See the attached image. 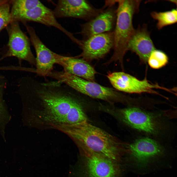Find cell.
Listing matches in <instances>:
<instances>
[{"label":"cell","instance_id":"obj_1","mask_svg":"<svg viewBox=\"0 0 177 177\" xmlns=\"http://www.w3.org/2000/svg\"><path fill=\"white\" fill-rule=\"evenodd\" d=\"M69 133L81 151L97 154L118 162L127 152L128 143L86 121L69 125Z\"/></svg>","mask_w":177,"mask_h":177},{"label":"cell","instance_id":"obj_2","mask_svg":"<svg viewBox=\"0 0 177 177\" xmlns=\"http://www.w3.org/2000/svg\"><path fill=\"white\" fill-rule=\"evenodd\" d=\"M141 0H117L116 24L113 30L114 50L108 63L118 61L121 64L127 51L129 42L134 32L133 16L139 12Z\"/></svg>","mask_w":177,"mask_h":177},{"label":"cell","instance_id":"obj_3","mask_svg":"<svg viewBox=\"0 0 177 177\" xmlns=\"http://www.w3.org/2000/svg\"><path fill=\"white\" fill-rule=\"evenodd\" d=\"M50 77L68 86L76 91L92 98L99 99L113 105L128 103L127 98L114 89L103 86L69 74L64 71H53Z\"/></svg>","mask_w":177,"mask_h":177},{"label":"cell","instance_id":"obj_4","mask_svg":"<svg viewBox=\"0 0 177 177\" xmlns=\"http://www.w3.org/2000/svg\"><path fill=\"white\" fill-rule=\"evenodd\" d=\"M106 112L132 128L148 134L157 135L164 128L163 123L158 115L136 107L105 108Z\"/></svg>","mask_w":177,"mask_h":177},{"label":"cell","instance_id":"obj_5","mask_svg":"<svg viewBox=\"0 0 177 177\" xmlns=\"http://www.w3.org/2000/svg\"><path fill=\"white\" fill-rule=\"evenodd\" d=\"M107 7L104 4L102 8H96L87 0H60L58 1L53 11L56 18H74L88 21Z\"/></svg>","mask_w":177,"mask_h":177},{"label":"cell","instance_id":"obj_6","mask_svg":"<svg viewBox=\"0 0 177 177\" xmlns=\"http://www.w3.org/2000/svg\"><path fill=\"white\" fill-rule=\"evenodd\" d=\"M130 159L138 166L143 167L149 163L164 155V148L155 140L148 137L138 139L128 144Z\"/></svg>","mask_w":177,"mask_h":177},{"label":"cell","instance_id":"obj_7","mask_svg":"<svg viewBox=\"0 0 177 177\" xmlns=\"http://www.w3.org/2000/svg\"><path fill=\"white\" fill-rule=\"evenodd\" d=\"M107 77L112 86L117 89L129 93H147L157 94L155 89L167 91L168 89L158 84H153L146 78L140 80L130 74L123 72L108 73Z\"/></svg>","mask_w":177,"mask_h":177},{"label":"cell","instance_id":"obj_8","mask_svg":"<svg viewBox=\"0 0 177 177\" xmlns=\"http://www.w3.org/2000/svg\"><path fill=\"white\" fill-rule=\"evenodd\" d=\"M78 45L82 52L75 58L81 57L87 61L100 59L113 48V31L95 35L86 39L79 40Z\"/></svg>","mask_w":177,"mask_h":177},{"label":"cell","instance_id":"obj_9","mask_svg":"<svg viewBox=\"0 0 177 177\" xmlns=\"http://www.w3.org/2000/svg\"><path fill=\"white\" fill-rule=\"evenodd\" d=\"M86 177H118L121 170L118 162L97 154L82 151Z\"/></svg>","mask_w":177,"mask_h":177},{"label":"cell","instance_id":"obj_10","mask_svg":"<svg viewBox=\"0 0 177 177\" xmlns=\"http://www.w3.org/2000/svg\"><path fill=\"white\" fill-rule=\"evenodd\" d=\"M116 0H111L110 4L97 16L86 23L80 24L79 33L82 40L93 36L113 31L115 25L117 8L115 6Z\"/></svg>","mask_w":177,"mask_h":177},{"label":"cell","instance_id":"obj_11","mask_svg":"<svg viewBox=\"0 0 177 177\" xmlns=\"http://www.w3.org/2000/svg\"><path fill=\"white\" fill-rule=\"evenodd\" d=\"M25 25L36 53L35 73L41 76H47L53 70L54 65L57 64L62 56L49 49L40 39L33 28L25 24Z\"/></svg>","mask_w":177,"mask_h":177},{"label":"cell","instance_id":"obj_12","mask_svg":"<svg viewBox=\"0 0 177 177\" xmlns=\"http://www.w3.org/2000/svg\"><path fill=\"white\" fill-rule=\"evenodd\" d=\"M7 28L9 36L7 55L17 57L36 65V58L31 50L29 40L20 29L17 21H12Z\"/></svg>","mask_w":177,"mask_h":177},{"label":"cell","instance_id":"obj_13","mask_svg":"<svg viewBox=\"0 0 177 177\" xmlns=\"http://www.w3.org/2000/svg\"><path fill=\"white\" fill-rule=\"evenodd\" d=\"M13 20L30 21L54 27L59 30L74 42L76 38L73 34L64 28L57 21L52 10L42 3L30 10L17 14L12 17Z\"/></svg>","mask_w":177,"mask_h":177},{"label":"cell","instance_id":"obj_14","mask_svg":"<svg viewBox=\"0 0 177 177\" xmlns=\"http://www.w3.org/2000/svg\"><path fill=\"white\" fill-rule=\"evenodd\" d=\"M155 49L146 24L135 29L128 43L127 50L135 53L142 62L146 63L152 52Z\"/></svg>","mask_w":177,"mask_h":177},{"label":"cell","instance_id":"obj_15","mask_svg":"<svg viewBox=\"0 0 177 177\" xmlns=\"http://www.w3.org/2000/svg\"><path fill=\"white\" fill-rule=\"evenodd\" d=\"M57 64L61 65L65 72L94 82L96 71L87 61L82 59L62 56Z\"/></svg>","mask_w":177,"mask_h":177},{"label":"cell","instance_id":"obj_16","mask_svg":"<svg viewBox=\"0 0 177 177\" xmlns=\"http://www.w3.org/2000/svg\"><path fill=\"white\" fill-rule=\"evenodd\" d=\"M88 121L87 118L79 102L76 99L61 122L72 124Z\"/></svg>","mask_w":177,"mask_h":177},{"label":"cell","instance_id":"obj_17","mask_svg":"<svg viewBox=\"0 0 177 177\" xmlns=\"http://www.w3.org/2000/svg\"><path fill=\"white\" fill-rule=\"evenodd\" d=\"M150 15L152 18L157 21L156 27L158 30L177 22V9H173L163 12L153 11L151 13Z\"/></svg>","mask_w":177,"mask_h":177},{"label":"cell","instance_id":"obj_18","mask_svg":"<svg viewBox=\"0 0 177 177\" xmlns=\"http://www.w3.org/2000/svg\"><path fill=\"white\" fill-rule=\"evenodd\" d=\"M11 17L19 13L35 8L42 3L38 0H11Z\"/></svg>","mask_w":177,"mask_h":177},{"label":"cell","instance_id":"obj_19","mask_svg":"<svg viewBox=\"0 0 177 177\" xmlns=\"http://www.w3.org/2000/svg\"><path fill=\"white\" fill-rule=\"evenodd\" d=\"M168 61V57L164 52L155 49L150 54L147 62L152 68L157 69L165 66Z\"/></svg>","mask_w":177,"mask_h":177},{"label":"cell","instance_id":"obj_20","mask_svg":"<svg viewBox=\"0 0 177 177\" xmlns=\"http://www.w3.org/2000/svg\"><path fill=\"white\" fill-rule=\"evenodd\" d=\"M11 0L0 5V32L12 21L11 13Z\"/></svg>","mask_w":177,"mask_h":177},{"label":"cell","instance_id":"obj_21","mask_svg":"<svg viewBox=\"0 0 177 177\" xmlns=\"http://www.w3.org/2000/svg\"><path fill=\"white\" fill-rule=\"evenodd\" d=\"M2 104H1L0 99V115L1 113V112H2Z\"/></svg>","mask_w":177,"mask_h":177},{"label":"cell","instance_id":"obj_22","mask_svg":"<svg viewBox=\"0 0 177 177\" xmlns=\"http://www.w3.org/2000/svg\"><path fill=\"white\" fill-rule=\"evenodd\" d=\"M8 0H0V5L6 2Z\"/></svg>","mask_w":177,"mask_h":177}]
</instances>
